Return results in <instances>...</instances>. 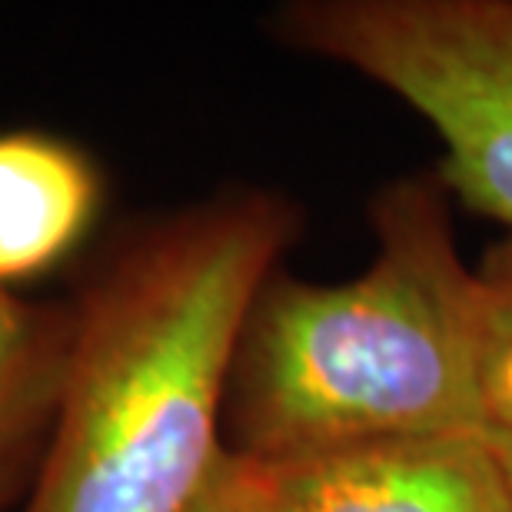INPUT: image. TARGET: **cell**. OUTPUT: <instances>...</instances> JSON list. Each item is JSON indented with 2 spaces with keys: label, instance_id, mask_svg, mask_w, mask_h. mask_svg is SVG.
I'll return each mask as SVG.
<instances>
[{
  "label": "cell",
  "instance_id": "ba28073f",
  "mask_svg": "<svg viewBox=\"0 0 512 512\" xmlns=\"http://www.w3.org/2000/svg\"><path fill=\"white\" fill-rule=\"evenodd\" d=\"M183 512H286V506L273 469L227 446Z\"/></svg>",
  "mask_w": 512,
  "mask_h": 512
},
{
  "label": "cell",
  "instance_id": "277c9868",
  "mask_svg": "<svg viewBox=\"0 0 512 512\" xmlns=\"http://www.w3.org/2000/svg\"><path fill=\"white\" fill-rule=\"evenodd\" d=\"M270 469L286 512H512L486 433L393 439Z\"/></svg>",
  "mask_w": 512,
  "mask_h": 512
},
{
  "label": "cell",
  "instance_id": "3957f363",
  "mask_svg": "<svg viewBox=\"0 0 512 512\" xmlns=\"http://www.w3.org/2000/svg\"><path fill=\"white\" fill-rule=\"evenodd\" d=\"M273 30L423 114L446 147L439 180L512 227V0H300Z\"/></svg>",
  "mask_w": 512,
  "mask_h": 512
},
{
  "label": "cell",
  "instance_id": "6da1fadb",
  "mask_svg": "<svg viewBox=\"0 0 512 512\" xmlns=\"http://www.w3.org/2000/svg\"><path fill=\"white\" fill-rule=\"evenodd\" d=\"M296 217L270 193L197 203L133 237L70 313L54 443L27 512H183L217 466L247 313Z\"/></svg>",
  "mask_w": 512,
  "mask_h": 512
},
{
  "label": "cell",
  "instance_id": "8992f818",
  "mask_svg": "<svg viewBox=\"0 0 512 512\" xmlns=\"http://www.w3.org/2000/svg\"><path fill=\"white\" fill-rule=\"evenodd\" d=\"M70 313L30 310L0 286V449L34 439L57 409Z\"/></svg>",
  "mask_w": 512,
  "mask_h": 512
},
{
  "label": "cell",
  "instance_id": "5b68a950",
  "mask_svg": "<svg viewBox=\"0 0 512 512\" xmlns=\"http://www.w3.org/2000/svg\"><path fill=\"white\" fill-rule=\"evenodd\" d=\"M100 203L94 163L47 133L0 137V286L47 273L84 240Z\"/></svg>",
  "mask_w": 512,
  "mask_h": 512
},
{
  "label": "cell",
  "instance_id": "30bf717a",
  "mask_svg": "<svg viewBox=\"0 0 512 512\" xmlns=\"http://www.w3.org/2000/svg\"><path fill=\"white\" fill-rule=\"evenodd\" d=\"M489 443L496 446V456H499V463H503L506 479H509V486H512V443H509V439H493V436H489Z\"/></svg>",
  "mask_w": 512,
  "mask_h": 512
},
{
  "label": "cell",
  "instance_id": "9c48e42d",
  "mask_svg": "<svg viewBox=\"0 0 512 512\" xmlns=\"http://www.w3.org/2000/svg\"><path fill=\"white\" fill-rule=\"evenodd\" d=\"M34 439H24V443H14V446H4L0 449V506L7 503L10 496H14V489L20 483V476H24V463L34 453Z\"/></svg>",
  "mask_w": 512,
  "mask_h": 512
},
{
  "label": "cell",
  "instance_id": "52a82bcc",
  "mask_svg": "<svg viewBox=\"0 0 512 512\" xmlns=\"http://www.w3.org/2000/svg\"><path fill=\"white\" fill-rule=\"evenodd\" d=\"M476 373L483 433L512 443V237L476 266Z\"/></svg>",
  "mask_w": 512,
  "mask_h": 512
},
{
  "label": "cell",
  "instance_id": "7a4b0ae2",
  "mask_svg": "<svg viewBox=\"0 0 512 512\" xmlns=\"http://www.w3.org/2000/svg\"><path fill=\"white\" fill-rule=\"evenodd\" d=\"M443 187L413 177L376 197V256L353 280L263 283L233 353L230 449L280 466L483 433L476 270L459 260Z\"/></svg>",
  "mask_w": 512,
  "mask_h": 512
}]
</instances>
